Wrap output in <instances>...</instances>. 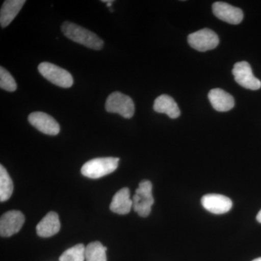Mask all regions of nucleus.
Returning a JSON list of instances; mask_svg holds the SVG:
<instances>
[{
  "label": "nucleus",
  "instance_id": "f257e3e1",
  "mask_svg": "<svg viewBox=\"0 0 261 261\" xmlns=\"http://www.w3.org/2000/svg\"><path fill=\"white\" fill-rule=\"evenodd\" d=\"M63 34L73 42L95 50H100L104 42L94 33L83 28L81 25L65 21L61 27Z\"/></svg>",
  "mask_w": 261,
  "mask_h": 261
},
{
  "label": "nucleus",
  "instance_id": "f03ea898",
  "mask_svg": "<svg viewBox=\"0 0 261 261\" xmlns=\"http://www.w3.org/2000/svg\"><path fill=\"white\" fill-rule=\"evenodd\" d=\"M118 158H99L84 163L81 172L86 177L99 178L116 171L118 166Z\"/></svg>",
  "mask_w": 261,
  "mask_h": 261
},
{
  "label": "nucleus",
  "instance_id": "7ed1b4c3",
  "mask_svg": "<svg viewBox=\"0 0 261 261\" xmlns=\"http://www.w3.org/2000/svg\"><path fill=\"white\" fill-rule=\"evenodd\" d=\"M152 192V185L149 180L141 181L136 190V194L132 198L133 208L141 217H147L150 214L154 202Z\"/></svg>",
  "mask_w": 261,
  "mask_h": 261
},
{
  "label": "nucleus",
  "instance_id": "20e7f679",
  "mask_svg": "<svg viewBox=\"0 0 261 261\" xmlns=\"http://www.w3.org/2000/svg\"><path fill=\"white\" fill-rule=\"evenodd\" d=\"M38 70L46 79L55 85L69 88L73 84V79L69 72L53 63L44 62L38 66Z\"/></svg>",
  "mask_w": 261,
  "mask_h": 261
},
{
  "label": "nucleus",
  "instance_id": "39448f33",
  "mask_svg": "<svg viewBox=\"0 0 261 261\" xmlns=\"http://www.w3.org/2000/svg\"><path fill=\"white\" fill-rule=\"evenodd\" d=\"M106 109L108 112L118 113L123 118H130L135 114V106L132 98L121 92H114L108 96Z\"/></svg>",
  "mask_w": 261,
  "mask_h": 261
},
{
  "label": "nucleus",
  "instance_id": "423d86ee",
  "mask_svg": "<svg viewBox=\"0 0 261 261\" xmlns=\"http://www.w3.org/2000/svg\"><path fill=\"white\" fill-rule=\"evenodd\" d=\"M190 45L196 50L206 51L214 49L219 44L217 34L209 29H203L188 36Z\"/></svg>",
  "mask_w": 261,
  "mask_h": 261
},
{
  "label": "nucleus",
  "instance_id": "0eeeda50",
  "mask_svg": "<svg viewBox=\"0 0 261 261\" xmlns=\"http://www.w3.org/2000/svg\"><path fill=\"white\" fill-rule=\"evenodd\" d=\"M232 74L237 83L244 88L257 90L261 87V82L252 73L251 66L246 61L238 62L233 65Z\"/></svg>",
  "mask_w": 261,
  "mask_h": 261
},
{
  "label": "nucleus",
  "instance_id": "6e6552de",
  "mask_svg": "<svg viewBox=\"0 0 261 261\" xmlns=\"http://www.w3.org/2000/svg\"><path fill=\"white\" fill-rule=\"evenodd\" d=\"M25 222V216L20 211H10L5 213L0 219V234L9 238L18 233Z\"/></svg>",
  "mask_w": 261,
  "mask_h": 261
},
{
  "label": "nucleus",
  "instance_id": "1a4fd4ad",
  "mask_svg": "<svg viewBox=\"0 0 261 261\" xmlns=\"http://www.w3.org/2000/svg\"><path fill=\"white\" fill-rule=\"evenodd\" d=\"M29 122L37 129L47 135H58L61 130L59 123L47 113L34 112L29 116Z\"/></svg>",
  "mask_w": 261,
  "mask_h": 261
},
{
  "label": "nucleus",
  "instance_id": "9d476101",
  "mask_svg": "<svg viewBox=\"0 0 261 261\" xmlns=\"http://www.w3.org/2000/svg\"><path fill=\"white\" fill-rule=\"evenodd\" d=\"M213 12L220 20L233 25L241 23L244 18L243 10L224 2L215 3Z\"/></svg>",
  "mask_w": 261,
  "mask_h": 261
},
{
  "label": "nucleus",
  "instance_id": "9b49d317",
  "mask_svg": "<svg viewBox=\"0 0 261 261\" xmlns=\"http://www.w3.org/2000/svg\"><path fill=\"white\" fill-rule=\"evenodd\" d=\"M204 208L214 214H224L232 207V202L228 197L218 194L204 195L201 200Z\"/></svg>",
  "mask_w": 261,
  "mask_h": 261
},
{
  "label": "nucleus",
  "instance_id": "f8f14e48",
  "mask_svg": "<svg viewBox=\"0 0 261 261\" xmlns=\"http://www.w3.org/2000/svg\"><path fill=\"white\" fill-rule=\"evenodd\" d=\"M208 99L213 108L219 112H227L234 107V99L231 94L221 89H211Z\"/></svg>",
  "mask_w": 261,
  "mask_h": 261
},
{
  "label": "nucleus",
  "instance_id": "ddd939ff",
  "mask_svg": "<svg viewBox=\"0 0 261 261\" xmlns=\"http://www.w3.org/2000/svg\"><path fill=\"white\" fill-rule=\"evenodd\" d=\"M61 229L58 215L56 212H49L37 224V233L41 238H50Z\"/></svg>",
  "mask_w": 261,
  "mask_h": 261
},
{
  "label": "nucleus",
  "instance_id": "4468645a",
  "mask_svg": "<svg viewBox=\"0 0 261 261\" xmlns=\"http://www.w3.org/2000/svg\"><path fill=\"white\" fill-rule=\"evenodd\" d=\"M133 207V202L130 198V190L127 187L122 188L113 196L110 209L115 214L126 215Z\"/></svg>",
  "mask_w": 261,
  "mask_h": 261
},
{
  "label": "nucleus",
  "instance_id": "2eb2a0df",
  "mask_svg": "<svg viewBox=\"0 0 261 261\" xmlns=\"http://www.w3.org/2000/svg\"><path fill=\"white\" fill-rule=\"evenodd\" d=\"M154 111L159 113H165L169 118H177L181 114L178 105L173 98L168 94H162L156 98L153 106Z\"/></svg>",
  "mask_w": 261,
  "mask_h": 261
},
{
  "label": "nucleus",
  "instance_id": "dca6fc26",
  "mask_svg": "<svg viewBox=\"0 0 261 261\" xmlns=\"http://www.w3.org/2000/svg\"><path fill=\"white\" fill-rule=\"evenodd\" d=\"M25 3V0H7L4 2L0 11V23L3 28L8 27L14 20Z\"/></svg>",
  "mask_w": 261,
  "mask_h": 261
},
{
  "label": "nucleus",
  "instance_id": "f3484780",
  "mask_svg": "<svg viewBox=\"0 0 261 261\" xmlns=\"http://www.w3.org/2000/svg\"><path fill=\"white\" fill-rule=\"evenodd\" d=\"M107 248L99 242H92L86 247V261H107Z\"/></svg>",
  "mask_w": 261,
  "mask_h": 261
},
{
  "label": "nucleus",
  "instance_id": "a211bd4d",
  "mask_svg": "<svg viewBox=\"0 0 261 261\" xmlns=\"http://www.w3.org/2000/svg\"><path fill=\"white\" fill-rule=\"evenodd\" d=\"M13 192V183L8 171L3 165L0 166V201L9 200Z\"/></svg>",
  "mask_w": 261,
  "mask_h": 261
},
{
  "label": "nucleus",
  "instance_id": "6ab92c4d",
  "mask_svg": "<svg viewBox=\"0 0 261 261\" xmlns=\"http://www.w3.org/2000/svg\"><path fill=\"white\" fill-rule=\"evenodd\" d=\"M86 247L83 244H78L70 247L60 257V261H84L85 260Z\"/></svg>",
  "mask_w": 261,
  "mask_h": 261
},
{
  "label": "nucleus",
  "instance_id": "aec40b11",
  "mask_svg": "<svg viewBox=\"0 0 261 261\" xmlns=\"http://www.w3.org/2000/svg\"><path fill=\"white\" fill-rule=\"evenodd\" d=\"M0 87L8 92H15L17 89L16 82L13 75L3 67L0 68Z\"/></svg>",
  "mask_w": 261,
  "mask_h": 261
},
{
  "label": "nucleus",
  "instance_id": "412c9836",
  "mask_svg": "<svg viewBox=\"0 0 261 261\" xmlns=\"http://www.w3.org/2000/svg\"><path fill=\"white\" fill-rule=\"evenodd\" d=\"M256 219L257 221H258L260 224H261V210L259 211L258 214H257Z\"/></svg>",
  "mask_w": 261,
  "mask_h": 261
},
{
  "label": "nucleus",
  "instance_id": "4be33fe9",
  "mask_svg": "<svg viewBox=\"0 0 261 261\" xmlns=\"http://www.w3.org/2000/svg\"><path fill=\"white\" fill-rule=\"evenodd\" d=\"M252 261H261V257H258V258L255 259V260Z\"/></svg>",
  "mask_w": 261,
  "mask_h": 261
}]
</instances>
